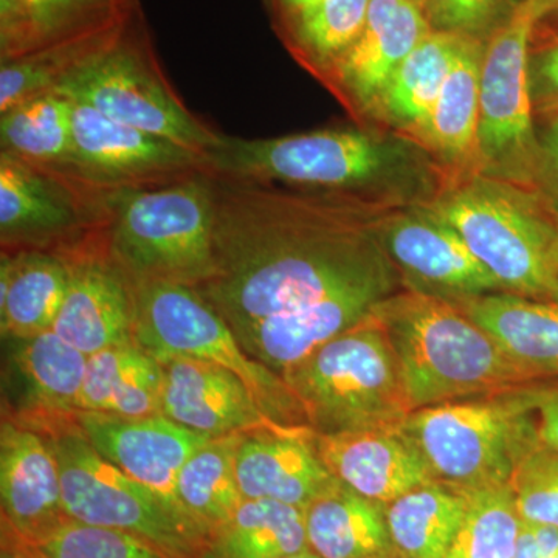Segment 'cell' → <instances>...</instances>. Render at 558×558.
Wrapping results in <instances>:
<instances>
[{
    "instance_id": "6da1fadb",
    "label": "cell",
    "mask_w": 558,
    "mask_h": 558,
    "mask_svg": "<svg viewBox=\"0 0 558 558\" xmlns=\"http://www.w3.org/2000/svg\"><path fill=\"white\" fill-rule=\"evenodd\" d=\"M213 179L215 270L196 290L230 328L396 278L379 201Z\"/></svg>"
},
{
    "instance_id": "7a4b0ae2",
    "label": "cell",
    "mask_w": 558,
    "mask_h": 558,
    "mask_svg": "<svg viewBox=\"0 0 558 558\" xmlns=\"http://www.w3.org/2000/svg\"><path fill=\"white\" fill-rule=\"evenodd\" d=\"M374 312L398 359L413 411L543 385L454 301L410 288L391 293Z\"/></svg>"
},
{
    "instance_id": "3957f363",
    "label": "cell",
    "mask_w": 558,
    "mask_h": 558,
    "mask_svg": "<svg viewBox=\"0 0 558 558\" xmlns=\"http://www.w3.org/2000/svg\"><path fill=\"white\" fill-rule=\"evenodd\" d=\"M106 248L130 282L197 289L215 270V179L204 171L171 185L106 194Z\"/></svg>"
},
{
    "instance_id": "277c9868",
    "label": "cell",
    "mask_w": 558,
    "mask_h": 558,
    "mask_svg": "<svg viewBox=\"0 0 558 558\" xmlns=\"http://www.w3.org/2000/svg\"><path fill=\"white\" fill-rule=\"evenodd\" d=\"M538 387L425 407L400 428L436 483L464 494L508 486L539 446Z\"/></svg>"
},
{
    "instance_id": "5b68a950",
    "label": "cell",
    "mask_w": 558,
    "mask_h": 558,
    "mask_svg": "<svg viewBox=\"0 0 558 558\" xmlns=\"http://www.w3.org/2000/svg\"><path fill=\"white\" fill-rule=\"evenodd\" d=\"M414 156L405 143L355 130H319L275 138L220 135L208 154L218 178L293 190L360 194L409 174Z\"/></svg>"
},
{
    "instance_id": "8992f818",
    "label": "cell",
    "mask_w": 558,
    "mask_h": 558,
    "mask_svg": "<svg viewBox=\"0 0 558 558\" xmlns=\"http://www.w3.org/2000/svg\"><path fill=\"white\" fill-rule=\"evenodd\" d=\"M427 207L458 231L502 292L558 301V220L538 194L480 175Z\"/></svg>"
},
{
    "instance_id": "52a82bcc",
    "label": "cell",
    "mask_w": 558,
    "mask_h": 558,
    "mask_svg": "<svg viewBox=\"0 0 558 558\" xmlns=\"http://www.w3.org/2000/svg\"><path fill=\"white\" fill-rule=\"evenodd\" d=\"M282 379L318 436L392 427L413 413L398 359L374 310Z\"/></svg>"
},
{
    "instance_id": "ba28073f",
    "label": "cell",
    "mask_w": 558,
    "mask_h": 558,
    "mask_svg": "<svg viewBox=\"0 0 558 558\" xmlns=\"http://www.w3.org/2000/svg\"><path fill=\"white\" fill-rule=\"evenodd\" d=\"M16 422L49 440L60 462L62 502L70 519L130 532L171 558H201L208 553V532L102 458L81 432L76 414Z\"/></svg>"
},
{
    "instance_id": "9c48e42d",
    "label": "cell",
    "mask_w": 558,
    "mask_h": 558,
    "mask_svg": "<svg viewBox=\"0 0 558 558\" xmlns=\"http://www.w3.org/2000/svg\"><path fill=\"white\" fill-rule=\"evenodd\" d=\"M58 92L102 116L207 157L219 132L197 119L168 83L150 43L142 5L120 38L68 78Z\"/></svg>"
},
{
    "instance_id": "30bf717a",
    "label": "cell",
    "mask_w": 558,
    "mask_h": 558,
    "mask_svg": "<svg viewBox=\"0 0 558 558\" xmlns=\"http://www.w3.org/2000/svg\"><path fill=\"white\" fill-rule=\"evenodd\" d=\"M131 286L140 347L222 366L247 385L267 416L288 427H307L286 380L250 357L226 318L196 289L157 279Z\"/></svg>"
},
{
    "instance_id": "8fae6325",
    "label": "cell",
    "mask_w": 558,
    "mask_h": 558,
    "mask_svg": "<svg viewBox=\"0 0 558 558\" xmlns=\"http://www.w3.org/2000/svg\"><path fill=\"white\" fill-rule=\"evenodd\" d=\"M534 25L517 7L484 47L481 64L480 160L517 185H535L542 154L529 72Z\"/></svg>"
},
{
    "instance_id": "7c38bea8",
    "label": "cell",
    "mask_w": 558,
    "mask_h": 558,
    "mask_svg": "<svg viewBox=\"0 0 558 558\" xmlns=\"http://www.w3.org/2000/svg\"><path fill=\"white\" fill-rule=\"evenodd\" d=\"M106 194L0 150L2 250L73 247L105 223Z\"/></svg>"
},
{
    "instance_id": "4fadbf2b",
    "label": "cell",
    "mask_w": 558,
    "mask_h": 558,
    "mask_svg": "<svg viewBox=\"0 0 558 558\" xmlns=\"http://www.w3.org/2000/svg\"><path fill=\"white\" fill-rule=\"evenodd\" d=\"M73 101L72 179L90 189H154L208 171L207 157Z\"/></svg>"
},
{
    "instance_id": "5bb4252c",
    "label": "cell",
    "mask_w": 558,
    "mask_h": 558,
    "mask_svg": "<svg viewBox=\"0 0 558 558\" xmlns=\"http://www.w3.org/2000/svg\"><path fill=\"white\" fill-rule=\"evenodd\" d=\"M380 242L411 289L451 301L502 292L458 231L427 205L389 213Z\"/></svg>"
},
{
    "instance_id": "9a60e30c",
    "label": "cell",
    "mask_w": 558,
    "mask_h": 558,
    "mask_svg": "<svg viewBox=\"0 0 558 558\" xmlns=\"http://www.w3.org/2000/svg\"><path fill=\"white\" fill-rule=\"evenodd\" d=\"M60 255L68 260L70 279L51 330L87 357L135 341L132 286L110 258L102 227Z\"/></svg>"
},
{
    "instance_id": "2e32d148",
    "label": "cell",
    "mask_w": 558,
    "mask_h": 558,
    "mask_svg": "<svg viewBox=\"0 0 558 558\" xmlns=\"http://www.w3.org/2000/svg\"><path fill=\"white\" fill-rule=\"evenodd\" d=\"M396 278L330 293L306 306L233 326L245 352L284 376L323 344L362 322L377 303L391 295Z\"/></svg>"
},
{
    "instance_id": "e0dca14e",
    "label": "cell",
    "mask_w": 558,
    "mask_h": 558,
    "mask_svg": "<svg viewBox=\"0 0 558 558\" xmlns=\"http://www.w3.org/2000/svg\"><path fill=\"white\" fill-rule=\"evenodd\" d=\"M76 421L102 458L182 509L175 494L180 470L211 438L182 427L163 414L126 417L80 411Z\"/></svg>"
},
{
    "instance_id": "ac0fdd59",
    "label": "cell",
    "mask_w": 558,
    "mask_h": 558,
    "mask_svg": "<svg viewBox=\"0 0 558 558\" xmlns=\"http://www.w3.org/2000/svg\"><path fill=\"white\" fill-rule=\"evenodd\" d=\"M150 354L163 368L161 414L175 424L211 439L288 427L267 416L247 385L229 369L186 355Z\"/></svg>"
},
{
    "instance_id": "d6986e66",
    "label": "cell",
    "mask_w": 558,
    "mask_h": 558,
    "mask_svg": "<svg viewBox=\"0 0 558 558\" xmlns=\"http://www.w3.org/2000/svg\"><path fill=\"white\" fill-rule=\"evenodd\" d=\"M2 534L32 542L69 519L60 462L38 429L3 417L0 429Z\"/></svg>"
},
{
    "instance_id": "ffe728a7",
    "label": "cell",
    "mask_w": 558,
    "mask_h": 558,
    "mask_svg": "<svg viewBox=\"0 0 558 558\" xmlns=\"http://www.w3.org/2000/svg\"><path fill=\"white\" fill-rule=\"evenodd\" d=\"M236 472L245 499H271L303 510L337 483L319 457L317 435L310 427L244 433Z\"/></svg>"
},
{
    "instance_id": "44dd1931",
    "label": "cell",
    "mask_w": 558,
    "mask_h": 558,
    "mask_svg": "<svg viewBox=\"0 0 558 558\" xmlns=\"http://www.w3.org/2000/svg\"><path fill=\"white\" fill-rule=\"evenodd\" d=\"M317 446L337 481L379 505L435 481L400 425L317 435Z\"/></svg>"
},
{
    "instance_id": "7402d4cb",
    "label": "cell",
    "mask_w": 558,
    "mask_h": 558,
    "mask_svg": "<svg viewBox=\"0 0 558 558\" xmlns=\"http://www.w3.org/2000/svg\"><path fill=\"white\" fill-rule=\"evenodd\" d=\"M138 7V0H0V62L112 31Z\"/></svg>"
},
{
    "instance_id": "603a6c76",
    "label": "cell",
    "mask_w": 558,
    "mask_h": 558,
    "mask_svg": "<svg viewBox=\"0 0 558 558\" xmlns=\"http://www.w3.org/2000/svg\"><path fill=\"white\" fill-rule=\"evenodd\" d=\"M429 32L424 3L371 0L362 35L332 68L360 102L379 101L396 70Z\"/></svg>"
},
{
    "instance_id": "cb8c5ba5",
    "label": "cell",
    "mask_w": 558,
    "mask_h": 558,
    "mask_svg": "<svg viewBox=\"0 0 558 558\" xmlns=\"http://www.w3.org/2000/svg\"><path fill=\"white\" fill-rule=\"evenodd\" d=\"M454 303L539 381H558V301L494 292Z\"/></svg>"
},
{
    "instance_id": "d4e9b609",
    "label": "cell",
    "mask_w": 558,
    "mask_h": 558,
    "mask_svg": "<svg viewBox=\"0 0 558 558\" xmlns=\"http://www.w3.org/2000/svg\"><path fill=\"white\" fill-rule=\"evenodd\" d=\"M70 270L60 253L2 250L0 328L3 339H32L51 330L68 293Z\"/></svg>"
},
{
    "instance_id": "484cf974",
    "label": "cell",
    "mask_w": 558,
    "mask_h": 558,
    "mask_svg": "<svg viewBox=\"0 0 558 558\" xmlns=\"http://www.w3.org/2000/svg\"><path fill=\"white\" fill-rule=\"evenodd\" d=\"M14 343L11 360L20 379L21 405L7 417L28 421L78 414L89 357L53 330Z\"/></svg>"
},
{
    "instance_id": "4316f807",
    "label": "cell",
    "mask_w": 558,
    "mask_h": 558,
    "mask_svg": "<svg viewBox=\"0 0 558 558\" xmlns=\"http://www.w3.org/2000/svg\"><path fill=\"white\" fill-rule=\"evenodd\" d=\"M163 368L137 341L90 355L80 411L146 417L161 414Z\"/></svg>"
},
{
    "instance_id": "83f0119b",
    "label": "cell",
    "mask_w": 558,
    "mask_h": 558,
    "mask_svg": "<svg viewBox=\"0 0 558 558\" xmlns=\"http://www.w3.org/2000/svg\"><path fill=\"white\" fill-rule=\"evenodd\" d=\"M310 550L318 558H373L395 553L385 506L337 481L304 509Z\"/></svg>"
},
{
    "instance_id": "f1b7e54d",
    "label": "cell",
    "mask_w": 558,
    "mask_h": 558,
    "mask_svg": "<svg viewBox=\"0 0 558 558\" xmlns=\"http://www.w3.org/2000/svg\"><path fill=\"white\" fill-rule=\"evenodd\" d=\"M468 506V494L422 484L385 506L392 548L399 558H446Z\"/></svg>"
},
{
    "instance_id": "f546056e",
    "label": "cell",
    "mask_w": 558,
    "mask_h": 558,
    "mask_svg": "<svg viewBox=\"0 0 558 558\" xmlns=\"http://www.w3.org/2000/svg\"><path fill=\"white\" fill-rule=\"evenodd\" d=\"M72 98L58 90L14 106L0 113V150L72 179Z\"/></svg>"
},
{
    "instance_id": "4dcf8cb0",
    "label": "cell",
    "mask_w": 558,
    "mask_h": 558,
    "mask_svg": "<svg viewBox=\"0 0 558 558\" xmlns=\"http://www.w3.org/2000/svg\"><path fill=\"white\" fill-rule=\"evenodd\" d=\"M484 47L465 38L424 132L429 143L451 161L480 157V81Z\"/></svg>"
},
{
    "instance_id": "1f68e13d",
    "label": "cell",
    "mask_w": 558,
    "mask_h": 558,
    "mask_svg": "<svg viewBox=\"0 0 558 558\" xmlns=\"http://www.w3.org/2000/svg\"><path fill=\"white\" fill-rule=\"evenodd\" d=\"M216 558H286L310 550L304 510L271 499H244L213 534Z\"/></svg>"
},
{
    "instance_id": "d6a6232c",
    "label": "cell",
    "mask_w": 558,
    "mask_h": 558,
    "mask_svg": "<svg viewBox=\"0 0 558 558\" xmlns=\"http://www.w3.org/2000/svg\"><path fill=\"white\" fill-rule=\"evenodd\" d=\"M241 435L207 440L180 470L175 494L182 509L213 537L236 512L242 495L236 472Z\"/></svg>"
},
{
    "instance_id": "836d02e7",
    "label": "cell",
    "mask_w": 558,
    "mask_h": 558,
    "mask_svg": "<svg viewBox=\"0 0 558 558\" xmlns=\"http://www.w3.org/2000/svg\"><path fill=\"white\" fill-rule=\"evenodd\" d=\"M464 39L432 31L417 44L381 94L380 101L391 119L424 130Z\"/></svg>"
},
{
    "instance_id": "e575fe53",
    "label": "cell",
    "mask_w": 558,
    "mask_h": 558,
    "mask_svg": "<svg viewBox=\"0 0 558 558\" xmlns=\"http://www.w3.org/2000/svg\"><path fill=\"white\" fill-rule=\"evenodd\" d=\"M131 17L119 27L100 35L73 40L17 60L0 62V113L57 89L70 73L109 49L120 38Z\"/></svg>"
},
{
    "instance_id": "d590c367",
    "label": "cell",
    "mask_w": 558,
    "mask_h": 558,
    "mask_svg": "<svg viewBox=\"0 0 558 558\" xmlns=\"http://www.w3.org/2000/svg\"><path fill=\"white\" fill-rule=\"evenodd\" d=\"M512 484L468 492V506L446 558H515L523 531Z\"/></svg>"
},
{
    "instance_id": "8d00e7d4",
    "label": "cell",
    "mask_w": 558,
    "mask_h": 558,
    "mask_svg": "<svg viewBox=\"0 0 558 558\" xmlns=\"http://www.w3.org/2000/svg\"><path fill=\"white\" fill-rule=\"evenodd\" d=\"M2 539L43 558H171L130 532L83 523L70 517L32 542L3 534Z\"/></svg>"
},
{
    "instance_id": "74e56055",
    "label": "cell",
    "mask_w": 558,
    "mask_h": 558,
    "mask_svg": "<svg viewBox=\"0 0 558 558\" xmlns=\"http://www.w3.org/2000/svg\"><path fill=\"white\" fill-rule=\"evenodd\" d=\"M369 5L371 0H318L300 11L290 20L301 49L333 64L362 35Z\"/></svg>"
},
{
    "instance_id": "f35d334b",
    "label": "cell",
    "mask_w": 558,
    "mask_h": 558,
    "mask_svg": "<svg viewBox=\"0 0 558 558\" xmlns=\"http://www.w3.org/2000/svg\"><path fill=\"white\" fill-rule=\"evenodd\" d=\"M510 484L524 523L558 531V451L532 450Z\"/></svg>"
},
{
    "instance_id": "ab89813d",
    "label": "cell",
    "mask_w": 558,
    "mask_h": 558,
    "mask_svg": "<svg viewBox=\"0 0 558 558\" xmlns=\"http://www.w3.org/2000/svg\"><path fill=\"white\" fill-rule=\"evenodd\" d=\"M506 0H425L432 31L476 39L498 20Z\"/></svg>"
},
{
    "instance_id": "60d3db41",
    "label": "cell",
    "mask_w": 558,
    "mask_h": 558,
    "mask_svg": "<svg viewBox=\"0 0 558 558\" xmlns=\"http://www.w3.org/2000/svg\"><path fill=\"white\" fill-rule=\"evenodd\" d=\"M531 89L537 112L558 113V40L531 57Z\"/></svg>"
},
{
    "instance_id": "b9f144b4",
    "label": "cell",
    "mask_w": 558,
    "mask_h": 558,
    "mask_svg": "<svg viewBox=\"0 0 558 558\" xmlns=\"http://www.w3.org/2000/svg\"><path fill=\"white\" fill-rule=\"evenodd\" d=\"M539 146L542 154L535 186L538 189V196L558 220V113L549 117L548 128L539 138Z\"/></svg>"
},
{
    "instance_id": "7bdbcfd3",
    "label": "cell",
    "mask_w": 558,
    "mask_h": 558,
    "mask_svg": "<svg viewBox=\"0 0 558 558\" xmlns=\"http://www.w3.org/2000/svg\"><path fill=\"white\" fill-rule=\"evenodd\" d=\"M535 410L539 446L558 451V381L539 385Z\"/></svg>"
},
{
    "instance_id": "ee69618b",
    "label": "cell",
    "mask_w": 558,
    "mask_h": 558,
    "mask_svg": "<svg viewBox=\"0 0 558 558\" xmlns=\"http://www.w3.org/2000/svg\"><path fill=\"white\" fill-rule=\"evenodd\" d=\"M515 558H558V531L523 524Z\"/></svg>"
},
{
    "instance_id": "f6af8a7d",
    "label": "cell",
    "mask_w": 558,
    "mask_h": 558,
    "mask_svg": "<svg viewBox=\"0 0 558 558\" xmlns=\"http://www.w3.org/2000/svg\"><path fill=\"white\" fill-rule=\"evenodd\" d=\"M521 9L526 11L529 16L535 21V24L549 14L557 13L558 0H523L520 3Z\"/></svg>"
},
{
    "instance_id": "bcb514c9",
    "label": "cell",
    "mask_w": 558,
    "mask_h": 558,
    "mask_svg": "<svg viewBox=\"0 0 558 558\" xmlns=\"http://www.w3.org/2000/svg\"><path fill=\"white\" fill-rule=\"evenodd\" d=\"M318 0H278V5L289 17L295 16L300 11L306 10L307 7L314 5Z\"/></svg>"
},
{
    "instance_id": "7dc6e473",
    "label": "cell",
    "mask_w": 558,
    "mask_h": 558,
    "mask_svg": "<svg viewBox=\"0 0 558 558\" xmlns=\"http://www.w3.org/2000/svg\"><path fill=\"white\" fill-rule=\"evenodd\" d=\"M2 546H5V548H9L11 550H14V553L20 554L22 558H43L39 557L38 554L32 553V550L22 548L20 545H14V543L7 542V539H2Z\"/></svg>"
},
{
    "instance_id": "c3c4849f",
    "label": "cell",
    "mask_w": 558,
    "mask_h": 558,
    "mask_svg": "<svg viewBox=\"0 0 558 558\" xmlns=\"http://www.w3.org/2000/svg\"><path fill=\"white\" fill-rule=\"evenodd\" d=\"M0 558H22L20 554L14 553V550H11L9 548H5V546H2V554H0Z\"/></svg>"
},
{
    "instance_id": "681fc988",
    "label": "cell",
    "mask_w": 558,
    "mask_h": 558,
    "mask_svg": "<svg viewBox=\"0 0 558 558\" xmlns=\"http://www.w3.org/2000/svg\"><path fill=\"white\" fill-rule=\"evenodd\" d=\"M286 558H318L315 554H312L311 550H306V553L296 554V556H290Z\"/></svg>"
},
{
    "instance_id": "f907efd6",
    "label": "cell",
    "mask_w": 558,
    "mask_h": 558,
    "mask_svg": "<svg viewBox=\"0 0 558 558\" xmlns=\"http://www.w3.org/2000/svg\"><path fill=\"white\" fill-rule=\"evenodd\" d=\"M201 558H216V557L213 556L211 550H208V553L205 554V556H202Z\"/></svg>"
},
{
    "instance_id": "816d5d0a",
    "label": "cell",
    "mask_w": 558,
    "mask_h": 558,
    "mask_svg": "<svg viewBox=\"0 0 558 558\" xmlns=\"http://www.w3.org/2000/svg\"><path fill=\"white\" fill-rule=\"evenodd\" d=\"M373 558H399L396 556V554H391V556H380V557H373Z\"/></svg>"
},
{
    "instance_id": "f5cc1de1",
    "label": "cell",
    "mask_w": 558,
    "mask_h": 558,
    "mask_svg": "<svg viewBox=\"0 0 558 558\" xmlns=\"http://www.w3.org/2000/svg\"><path fill=\"white\" fill-rule=\"evenodd\" d=\"M416 2L424 3V2H425V0H416Z\"/></svg>"
}]
</instances>
